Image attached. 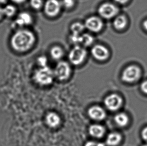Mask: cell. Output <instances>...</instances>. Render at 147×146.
Returning a JSON list of instances; mask_svg holds the SVG:
<instances>
[{
  "label": "cell",
  "mask_w": 147,
  "mask_h": 146,
  "mask_svg": "<svg viewBox=\"0 0 147 146\" xmlns=\"http://www.w3.org/2000/svg\"><path fill=\"white\" fill-rule=\"evenodd\" d=\"M115 2L119 4H125L127 3L129 0H113Z\"/></svg>",
  "instance_id": "obj_29"
},
{
  "label": "cell",
  "mask_w": 147,
  "mask_h": 146,
  "mask_svg": "<svg viewBox=\"0 0 147 146\" xmlns=\"http://www.w3.org/2000/svg\"><path fill=\"white\" fill-rule=\"evenodd\" d=\"M11 1L14 3H17V4H21V3L25 2L26 0H11Z\"/></svg>",
  "instance_id": "obj_31"
},
{
  "label": "cell",
  "mask_w": 147,
  "mask_h": 146,
  "mask_svg": "<svg viewBox=\"0 0 147 146\" xmlns=\"http://www.w3.org/2000/svg\"><path fill=\"white\" fill-rule=\"evenodd\" d=\"M105 129L100 125L94 124L90 126L89 133L92 136L95 138H101L105 133Z\"/></svg>",
  "instance_id": "obj_13"
},
{
  "label": "cell",
  "mask_w": 147,
  "mask_h": 146,
  "mask_svg": "<svg viewBox=\"0 0 147 146\" xmlns=\"http://www.w3.org/2000/svg\"><path fill=\"white\" fill-rule=\"evenodd\" d=\"M84 24H82L80 22H76L72 24L71 26V30L72 34H79L80 35L85 29Z\"/></svg>",
  "instance_id": "obj_19"
},
{
  "label": "cell",
  "mask_w": 147,
  "mask_h": 146,
  "mask_svg": "<svg viewBox=\"0 0 147 146\" xmlns=\"http://www.w3.org/2000/svg\"><path fill=\"white\" fill-rule=\"evenodd\" d=\"M141 136L143 140L147 143V127L144 128L142 131Z\"/></svg>",
  "instance_id": "obj_28"
},
{
  "label": "cell",
  "mask_w": 147,
  "mask_h": 146,
  "mask_svg": "<svg viewBox=\"0 0 147 146\" xmlns=\"http://www.w3.org/2000/svg\"><path fill=\"white\" fill-rule=\"evenodd\" d=\"M115 123L121 127L126 126L129 122V119L127 115L123 113H120L115 117Z\"/></svg>",
  "instance_id": "obj_17"
},
{
  "label": "cell",
  "mask_w": 147,
  "mask_h": 146,
  "mask_svg": "<svg viewBox=\"0 0 147 146\" xmlns=\"http://www.w3.org/2000/svg\"><path fill=\"white\" fill-rule=\"evenodd\" d=\"M119 9L114 4L105 3L101 4L98 9V13L102 18L110 19L115 17L119 13Z\"/></svg>",
  "instance_id": "obj_5"
},
{
  "label": "cell",
  "mask_w": 147,
  "mask_h": 146,
  "mask_svg": "<svg viewBox=\"0 0 147 146\" xmlns=\"http://www.w3.org/2000/svg\"><path fill=\"white\" fill-rule=\"evenodd\" d=\"M84 146H105L102 143L96 142L94 141H89L86 143Z\"/></svg>",
  "instance_id": "obj_26"
},
{
  "label": "cell",
  "mask_w": 147,
  "mask_h": 146,
  "mask_svg": "<svg viewBox=\"0 0 147 146\" xmlns=\"http://www.w3.org/2000/svg\"><path fill=\"white\" fill-rule=\"evenodd\" d=\"M71 68L69 65L66 62H59L54 71V76L60 80H65L69 77Z\"/></svg>",
  "instance_id": "obj_6"
},
{
  "label": "cell",
  "mask_w": 147,
  "mask_h": 146,
  "mask_svg": "<svg viewBox=\"0 0 147 146\" xmlns=\"http://www.w3.org/2000/svg\"><path fill=\"white\" fill-rule=\"evenodd\" d=\"M4 16L7 17H12L15 14L16 8L15 6L12 5H8L3 8Z\"/></svg>",
  "instance_id": "obj_21"
},
{
  "label": "cell",
  "mask_w": 147,
  "mask_h": 146,
  "mask_svg": "<svg viewBox=\"0 0 147 146\" xmlns=\"http://www.w3.org/2000/svg\"><path fill=\"white\" fill-rule=\"evenodd\" d=\"M37 62L38 64L40 65L41 67H44L47 66V59L45 56H41L39 57L37 59Z\"/></svg>",
  "instance_id": "obj_24"
},
{
  "label": "cell",
  "mask_w": 147,
  "mask_h": 146,
  "mask_svg": "<svg viewBox=\"0 0 147 146\" xmlns=\"http://www.w3.org/2000/svg\"><path fill=\"white\" fill-rule=\"evenodd\" d=\"M141 90L142 91L147 95V80L144 81L141 85Z\"/></svg>",
  "instance_id": "obj_27"
},
{
  "label": "cell",
  "mask_w": 147,
  "mask_h": 146,
  "mask_svg": "<svg viewBox=\"0 0 147 146\" xmlns=\"http://www.w3.org/2000/svg\"><path fill=\"white\" fill-rule=\"evenodd\" d=\"M123 100L121 97L117 94H111L106 97L105 105L108 110L111 111L117 110L121 107Z\"/></svg>",
  "instance_id": "obj_7"
},
{
  "label": "cell",
  "mask_w": 147,
  "mask_h": 146,
  "mask_svg": "<svg viewBox=\"0 0 147 146\" xmlns=\"http://www.w3.org/2000/svg\"><path fill=\"white\" fill-rule=\"evenodd\" d=\"M144 28H145L146 31H147V20L144 21L143 23Z\"/></svg>",
  "instance_id": "obj_32"
},
{
  "label": "cell",
  "mask_w": 147,
  "mask_h": 146,
  "mask_svg": "<svg viewBox=\"0 0 147 146\" xmlns=\"http://www.w3.org/2000/svg\"><path fill=\"white\" fill-rule=\"evenodd\" d=\"M86 55V50L80 46L76 45L70 52L68 58L70 62L74 65H79L84 61Z\"/></svg>",
  "instance_id": "obj_4"
},
{
  "label": "cell",
  "mask_w": 147,
  "mask_h": 146,
  "mask_svg": "<svg viewBox=\"0 0 147 146\" xmlns=\"http://www.w3.org/2000/svg\"><path fill=\"white\" fill-rule=\"evenodd\" d=\"M122 137L117 133H111L107 136L106 140L107 144L109 146H116L121 142Z\"/></svg>",
  "instance_id": "obj_15"
},
{
  "label": "cell",
  "mask_w": 147,
  "mask_h": 146,
  "mask_svg": "<svg viewBox=\"0 0 147 146\" xmlns=\"http://www.w3.org/2000/svg\"><path fill=\"white\" fill-rule=\"evenodd\" d=\"M142 146H147V144H145L143 145Z\"/></svg>",
  "instance_id": "obj_34"
},
{
  "label": "cell",
  "mask_w": 147,
  "mask_h": 146,
  "mask_svg": "<svg viewBox=\"0 0 147 146\" xmlns=\"http://www.w3.org/2000/svg\"><path fill=\"white\" fill-rule=\"evenodd\" d=\"M30 3L32 8L36 10L40 9L43 4L42 0H30Z\"/></svg>",
  "instance_id": "obj_22"
},
{
  "label": "cell",
  "mask_w": 147,
  "mask_h": 146,
  "mask_svg": "<svg viewBox=\"0 0 147 146\" xmlns=\"http://www.w3.org/2000/svg\"><path fill=\"white\" fill-rule=\"evenodd\" d=\"M61 5L66 9H69L74 6V0H62Z\"/></svg>",
  "instance_id": "obj_25"
},
{
  "label": "cell",
  "mask_w": 147,
  "mask_h": 146,
  "mask_svg": "<svg viewBox=\"0 0 147 146\" xmlns=\"http://www.w3.org/2000/svg\"><path fill=\"white\" fill-rule=\"evenodd\" d=\"M92 55L96 59L104 61L107 59L109 56V52L107 48L101 45L94 46L91 50Z\"/></svg>",
  "instance_id": "obj_10"
},
{
  "label": "cell",
  "mask_w": 147,
  "mask_h": 146,
  "mask_svg": "<svg viewBox=\"0 0 147 146\" xmlns=\"http://www.w3.org/2000/svg\"><path fill=\"white\" fill-rule=\"evenodd\" d=\"M103 22L102 20L96 16H92L86 20L84 26L87 29L91 32H98L103 27Z\"/></svg>",
  "instance_id": "obj_9"
},
{
  "label": "cell",
  "mask_w": 147,
  "mask_h": 146,
  "mask_svg": "<svg viewBox=\"0 0 147 146\" xmlns=\"http://www.w3.org/2000/svg\"><path fill=\"white\" fill-rule=\"evenodd\" d=\"M59 116L55 113H49L46 117V122L48 126L50 128H56L60 123Z\"/></svg>",
  "instance_id": "obj_14"
},
{
  "label": "cell",
  "mask_w": 147,
  "mask_h": 146,
  "mask_svg": "<svg viewBox=\"0 0 147 146\" xmlns=\"http://www.w3.org/2000/svg\"><path fill=\"white\" fill-rule=\"evenodd\" d=\"M4 11L3 8L0 7V21L2 20L3 18L4 17Z\"/></svg>",
  "instance_id": "obj_30"
},
{
  "label": "cell",
  "mask_w": 147,
  "mask_h": 146,
  "mask_svg": "<svg viewBox=\"0 0 147 146\" xmlns=\"http://www.w3.org/2000/svg\"><path fill=\"white\" fill-rule=\"evenodd\" d=\"M113 24L114 27L117 30H123L127 25V19L125 16L119 15L115 19Z\"/></svg>",
  "instance_id": "obj_16"
},
{
  "label": "cell",
  "mask_w": 147,
  "mask_h": 146,
  "mask_svg": "<svg viewBox=\"0 0 147 146\" xmlns=\"http://www.w3.org/2000/svg\"><path fill=\"white\" fill-rule=\"evenodd\" d=\"M8 2V0H0V4H5Z\"/></svg>",
  "instance_id": "obj_33"
},
{
  "label": "cell",
  "mask_w": 147,
  "mask_h": 146,
  "mask_svg": "<svg viewBox=\"0 0 147 146\" xmlns=\"http://www.w3.org/2000/svg\"><path fill=\"white\" fill-rule=\"evenodd\" d=\"M94 38L90 34L86 33L84 34L81 36V43L84 46H89L93 43Z\"/></svg>",
  "instance_id": "obj_20"
},
{
  "label": "cell",
  "mask_w": 147,
  "mask_h": 146,
  "mask_svg": "<svg viewBox=\"0 0 147 146\" xmlns=\"http://www.w3.org/2000/svg\"><path fill=\"white\" fill-rule=\"evenodd\" d=\"M141 76V70L139 67L135 65L128 66L124 70L121 78L126 83H132L139 80Z\"/></svg>",
  "instance_id": "obj_3"
},
{
  "label": "cell",
  "mask_w": 147,
  "mask_h": 146,
  "mask_svg": "<svg viewBox=\"0 0 147 146\" xmlns=\"http://www.w3.org/2000/svg\"><path fill=\"white\" fill-rule=\"evenodd\" d=\"M54 71L48 66L41 67L36 71L34 79L37 83L41 85H48L51 84L54 77Z\"/></svg>",
  "instance_id": "obj_2"
},
{
  "label": "cell",
  "mask_w": 147,
  "mask_h": 146,
  "mask_svg": "<svg viewBox=\"0 0 147 146\" xmlns=\"http://www.w3.org/2000/svg\"><path fill=\"white\" fill-rule=\"evenodd\" d=\"M88 114L90 118L94 120L101 121L106 117V113L102 108L99 106L91 107L88 111Z\"/></svg>",
  "instance_id": "obj_11"
},
{
  "label": "cell",
  "mask_w": 147,
  "mask_h": 146,
  "mask_svg": "<svg viewBox=\"0 0 147 146\" xmlns=\"http://www.w3.org/2000/svg\"><path fill=\"white\" fill-rule=\"evenodd\" d=\"M63 50L59 46H54L52 48L50 51V55L51 57L55 60L61 59L63 57Z\"/></svg>",
  "instance_id": "obj_18"
},
{
  "label": "cell",
  "mask_w": 147,
  "mask_h": 146,
  "mask_svg": "<svg viewBox=\"0 0 147 146\" xmlns=\"http://www.w3.org/2000/svg\"><path fill=\"white\" fill-rule=\"evenodd\" d=\"M81 35L72 34L70 37V39L72 43L78 45V44L81 43Z\"/></svg>",
  "instance_id": "obj_23"
},
{
  "label": "cell",
  "mask_w": 147,
  "mask_h": 146,
  "mask_svg": "<svg viewBox=\"0 0 147 146\" xmlns=\"http://www.w3.org/2000/svg\"><path fill=\"white\" fill-rule=\"evenodd\" d=\"M35 42V37L28 30H18L11 39V45L16 51L23 52L30 49Z\"/></svg>",
  "instance_id": "obj_1"
},
{
  "label": "cell",
  "mask_w": 147,
  "mask_h": 146,
  "mask_svg": "<svg viewBox=\"0 0 147 146\" xmlns=\"http://www.w3.org/2000/svg\"><path fill=\"white\" fill-rule=\"evenodd\" d=\"M61 6L58 0H47L44 6L45 13L48 16L54 17L59 13Z\"/></svg>",
  "instance_id": "obj_8"
},
{
  "label": "cell",
  "mask_w": 147,
  "mask_h": 146,
  "mask_svg": "<svg viewBox=\"0 0 147 146\" xmlns=\"http://www.w3.org/2000/svg\"><path fill=\"white\" fill-rule=\"evenodd\" d=\"M32 22V18L30 14L27 12H22L19 14L15 21V24L17 26L22 27L29 25Z\"/></svg>",
  "instance_id": "obj_12"
}]
</instances>
